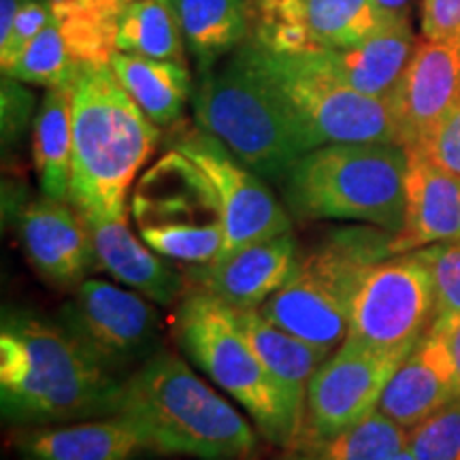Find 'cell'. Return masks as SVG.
I'll return each mask as SVG.
<instances>
[{
	"mask_svg": "<svg viewBox=\"0 0 460 460\" xmlns=\"http://www.w3.org/2000/svg\"><path fill=\"white\" fill-rule=\"evenodd\" d=\"M122 384L60 322L7 312L0 329V402L13 427L118 416Z\"/></svg>",
	"mask_w": 460,
	"mask_h": 460,
	"instance_id": "obj_1",
	"label": "cell"
},
{
	"mask_svg": "<svg viewBox=\"0 0 460 460\" xmlns=\"http://www.w3.org/2000/svg\"><path fill=\"white\" fill-rule=\"evenodd\" d=\"M71 203L82 216L126 220L132 181L156 152L158 126L109 65H79L71 84Z\"/></svg>",
	"mask_w": 460,
	"mask_h": 460,
	"instance_id": "obj_2",
	"label": "cell"
},
{
	"mask_svg": "<svg viewBox=\"0 0 460 460\" xmlns=\"http://www.w3.org/2000/svg\"><path fill=\"white\" fill-rule=\"evenodd\" d=\"M118 416L139 429L152 452L247 460L258 450L252 424L169 349L124 379Z\"/></svg>",
	"mask_w": 460,
	"mask_h": 460,
	"instance_id": "obj_3",
	"label": "cell"
},
{
	"mask_svg": "<svg viewBox=\"0 0 460 460\" xmlns=\"http://www.w3.org/2000/svg\"><path fill=\"white\" fill-rule=\"evenodd\" d=\"M407 166V149L396 143H331L303 154L279 186L296 220H354L396 234Z\"/></svg>",
	"mask_w": 460,
	"mask_h": 460,
	"instance_id": "obj_4",
	"label": "cell"
},
{
	"mask_svg": "<svg viewBox=\"0 0 460 460\" xmlns=\"http://www.w3.org/2000/svg\"><path fill=\"white\" fill-rule=\"evenodd\" d=\"M390 241L393 233L377 226L331 230L298 254L295 271L258 312L281 331L332 352L348 337L362 273L393 256Z\"/></svg>",
	"mask_w": 460,
	"mask_h": 460,
	"instance_id": "obj_5",
	"label": "cell"
},
{
	"mask_svg": "<svg viewBox=\"0 0 460 460\" xmlns=\"http://www.w3.org/2000/svg\"><path fill=\"white\" fill-rule=\"evenodd\" d=\"M175 339L207 377L250 413L269 444L292 450L301 420L258 358L230 307L199 290H188L175 315Z\"/></svg>",
	"mask_w": 460,
	"mask_h": 460,
	"instance_id": "obj_6",
	"label": "cell"
},
{
	"mask_svg": "<svg viewBox=\"0 0 460 460\" xmlns=\"http://www.w3.org/2000/svg\"><path fill=\"white\" fill-rule=\"evenodd\" d=\"M192 105L199 128L267 181L281 183L290 166L314 149L271 90L234 54L217 71L200 73Z\"/></svg>",
	"mask_w": 460,
	"mask_h": 460,
	"instance_id": "obj_7",
	"label": "cell"
},
{
	"mask_svg": "<svg viewBox=\"0 0 460 460\" xmlns=\"http://www.w3.org/2000/svg\"><path fill=\"white\" fill-rule=\"evenodd\" d=\"M271 90L314 149L331 143H396L388 101L345 88L301 58L279 54L247 39L233 51Z\"/></svg>",
	"mask_w": 460,
	"mask_h": 460,
	"instance_id": "obj_8",
	"label": "cell"
},
{
	"mask_svg": "<svg viewBox=\"0 0 460 460\" xmlns=\"http://www.w3.org/2000/svg\"><path fill=\"white\" fill-rule=\"evenodd\" d=\"M130 214L143 243L166 261L200 267L222 254L220 197L205 171L177 147L137 181Z\"/></svg>",
	"mask_w": 460,
	"mask_h": 460,
	"instance_id": "obj_9",
	"label": "cell"
},
{
	"mask_svg": "<svg viewBox=\"0 0 460 460\" xmlns=\"http://www.w3.org/2000/svg\"><path fill=\"white\" fill-rule=\"evenodd\" d=\"M435 320L433 275L422 252L390 256L362 273L348 337L377 352L410 354Z\"/></svg>",
	"mask_w": 460,
	"mask_h": 460,
	"instance_id": "obj_10",
	"label": "cell"
},
{
	"mask_svg": "<svg viewBox=\"0 0 460 460\" xmlns=\"http://www.w3.org/2000/svg\"><path fill=\"white\" fill-rule=\"evenodd\" d=\"M58 322L115 376L158 352L156 307L139 292L109 281H82Z\"/></svg>",
	"mask_w": 460,
	"mask_h": 460,
	"instance_id": "obj_11",
	"label": "cell"
},
{
	"mask_svg": "<svg viewBox=\"0 0 460 460\" xmlns=\"http://www.w3.org/2000/svg\"><path fill=\"white\" fill-rule=\"evenodd\" d=\"M407 356L377 352L345 339L309 382L301 433L295 447L326 439L371 416L379 407L390 377Z\"/></svg>",
	"mask_w": 460,
	"mask_h": 460,
	"instance_id": "obj_12",
	"label": "cell"
},
{
	"mask_svg": "<svg viewBox=\"0 0 460 460\" xmlns=\"http://www.w3.org/2000/svg\"><path fill=\"white\" fill-rule=\"evenodd\" d=\"M172 147L205 171L220 197L224 247L217 258L258 241L292 233V216L286 205H281L262 177L239 163L222 141L197 128L177 137Z\"/></svg>",
	"mask_w": 460,
	"mask_h": 460,
	"instance_id": "obj_13",
	"label": "cell"
},
{
	"mask_svg": "<svg viewBox=\"0 0 460 460\" xmlns=\"http://www.w3.org/2000/svg\"><path fill=\"white\" fill-rule=\"evenodd\" d=\"M384 24L371 0H252L250 39L307 56L365 41Z\"/></svg>",
	"mask_w": 460,
	"mask_h": 460,
	"instance_id": "obj_14",
	"label": "cell"
},
{
	"mask_svg": "<svg viewBox=\"0 0 460 460\" xmlns=\"http://www.w3.org/2000/svg\"><path fill=\"white\" fill-rule=\"evenodd\" d=\"M399 146L411 149L460 107V39H420L388 99Z\"/></svg>",
	"mask_w": 460,
	"mask_h": 460,
	"instance_id": "obj_15",
	"label": "cell"
},
{
	"mask_svg": "<svg viewBox=\"0 0 460 460\" xmlns=\"http://www.w3.org/2000/svg\"><path fill=\"white\" fill-rule=\"evenodd\" d=\"M15 228L28 264L58 290H75L96 264L90 230L71 203L32 200L17 211Z\"/></svg>",
	"mask_w": 460,
	"mask_h": 460,
	"instance_id": "obj_16",
	"label": "cell"
},
{
	"mask_svg": "<svg viewBox=\"0 0 460 460\" xmlns=\"http://www.w3.org/2000/svg\"><path fill=\"white\" fill-rule=\"evenodd\" d=\"M298 261L292 233L258 241L216 258L214 262L188 267L190 290L205 292L230 309H261L286 284Z\"/></svg>",
	"mask_w": 460,
	"mask_h": 460,
	"instance_id": "obj_17",
	"label": "cell"
},
{
	"mask_svg": "<svg viewBox=\"0 0 460 460\" xmlns=\"http://www.w3.org/2000/svg\"><path fill=\"white\" fill-rule=\"evenodd\" d=\"M416 45L418 39L411 22L394 20L356 45L296 58L345 88L388 101L405 66L410 65Z\"/></svg>",
	"mask_w": 460,
	"mask_h": 460,
	"instance_id": "obj_18",
	"label": "cell"
},
{
	"mask_svg": "<svg viewBox=\"0 0 460 460\" xmlns=\"http://www.w3.org/2000/svg\"><path fill=\"white\" fill-rule=\"evenodd\" d=\"M454 399H460V388L452 354L444 331L430 326L390 377L379 410L411 430Z\"/></svg>",
	"mask_w": 460,
	"mask_h": 460,
	"instance_id": "obj_19",
	"label": "cell"
},
{
	"mask_svg": "<svg viewBox=\"0 0 460 460\" xmlns=\"http://www.w3.org/2000/svg\"><path fill=\"white\" fill-rule=\"evenodd\" d=\"M405 222L393 234V256L435 243L460 241V177L441 171L420 154L407 152Z\"/></svg>",
	"mask_w": 460,
	"mask_h": 460,
	"instance_id": "obj_20",
	"label": "cell"
},
{
	"mask_svg": "<svg viewBox=\"0 0 460 460\" xmlns=\"http://www.w3.org/2000/svg\"><path fill=\"white\" fill-rule=\"evenodd\" d=\"M84 220L94 245L96 267L115 281L163 307H171L186 296L183 292L190 288L183 273L137 239L126 226V220H101L90 216H84Z\"/></svg>",
	"mask_w": 460,
	"mask_h": 460,
	"instance_id": "obj_21",
	"label": "cell"
},
{
	"mask_svg": "<svg viewBox=\"0 0 460 460\" xmlns=\"http://www.w3.org/2000/svg\"><path fill=\"white\" fill-rule=\"evenodd\" d=\"M11 446L24 460H132L147 450L139 429L124 416L22 427L11 437Z\"/></svg>",
	"mask_w": 460,
	"mask_h": 460,
	"instance_id": "obj_22",
	"label": "cell"
},
{
	"mask_svg": "<svg viewBox=\"0 0 460 460\" xmlns=\"http://www.w3.org/2000/svg\"><path fill=\"white\" fill-rule=\"evenodd\" d=\"M243 331L258 358L271 373L278 386L284 393L288 405L295 416L301 420L307 401V388L314 373L332 354L331 349L318 348L290 332L281 331L269 322L258 309H230Z\"/></svg>",
	"mask_w": 460,
	"mask_h": 460,
	"instance_id": "obj_23",
	"label": "cell"
},
{
	"mask_svg": "<svg viewBox=\"0 0 460 460\" xmlns=\"http://www.w3.org/2000/svg\"><path fill=\"white\" fill-rule=\"evenodd\" d=\"M200 73L216 68L252 34V0H171Z\"/></svg>",
	"mask_w": 460,
	"mask_h": 460,
	"instance_id": "obj_24",
	"label": "cell"
},
{
	"mask_svg": "<svg viewBox=\"0 0 460 460\" xmlns=\"http://www.w3.org/2000/svg\"><path fill=\"white\" fill-rule=\"evenodd\" d=\"M115 77L154 124L172 126L192 94L188 65L115 51L109 62Z\"/></svg>",
	"mask_w": 460,
	"mask_h": 460,
	"instance_id": "obj_25",
	"label": "cell"
},
{
	"mask_svg": "<svg viewBox=\"0 0 460 460\" xmlns=\"http://www.w3.org/2000/svg\"><path fill=\"white\" fill-rule=\"evenodd\" d=\"M32 160L43 197L68 203L73 172L71 85L45 92L34 118Z\"/></svg>",
	"mask_w": 460,
	"mask_h": 460,
	"instance_id": "obj_26",
	"label": "cell"
},
{
	"mask_svg": "<svg viewBox=\"0 0 460 460\" xmlns=\"http://www.w3.org/2000/svg\"><path fill=\"white\" fill-rule=\"evenodd\" d=\"M68 54L77 65H109L118 51L126 0H51Z\"/></svg>",
	"mask_w": 460,
	"mask_h": 460,
	"instance_id": "obj_27",
	"label": "cell"
},
{
	"mask_svg": "<svg viewBox=\"0 0 460 460\" xmlns=\"http://www.w3.org/2000/svg\"><path fill=\"white\" fill-rule=\"evenodd\" d=\"M118 51L186 65V43L171 0H132L119 17Z\"/></svg>",
	"mask_w": 460,
	"mask_h": 460,
	"instance_id": "obj_28",
	"label": "cell"
},
{
	"mask_svg": "<svg viewBox=\"0 0 460 460\" xmlns=\"http://www.w3.org/2000/svg\"><path fill=\"white\" fill-rule=\"evenodd\" d=\"M410 444V430L396 424L382 410L362 422L326 439L295 447L318 460H394Z\"/></svg>",
	"mask_w": 460,
	"mask_h": 460,
	"instance_id": "obj_29",
	"label": "cell"
},
{
	"mask_svg": "<svg viewBox=\"0 0 460 460\" xmlns=\"http://www.w3.org/2000/svg\"><path fill=\"white\" fill-rule=\"evenodd\" d=\"M77 68L79 65L66 49L60 22L56 15H51L43 31L32 39L31 45L17 56V60L3 75L22 84L60 88V85L73 84Z\"/></svg>",
	"mask_w": 460,
	"mask_h": 460,
	"instance_id": "obj_30",
	"label": "cell"
},
{
	"mask_svg": "<svg viewBox=\"0 0 460 460\" xmlns=\"http://www.w3.org/2000/svg\"><path fill=\"white\" fill-rule=\"evenodd\" d=\"M435 290V329H446L460 320V241L422 247Z\"/></svg>",
	"mask_w": 460,
	"mask_h": 460,
	"instance_id": "obj_31",
	"label": "cell"
},
{
	"mask_svg": "<svg viewBox=\"0 0 460 460\" xmlns=\"http://www.w3.org/2000/svg\"><path fill=\"white\" fill-rule=\"evenodd\" d=\"M407 446L418 460H460V399L413 427Z\"/></svg>",
	"mask_w": 460,
	"mask_h": 460,
	"instance_id": "obj_32",
	"label": "cell"
},
{
	"mask_svg": "<svg viewBox=\"0 0 460 460\" xmlns=\"http://www.w3.org/2000/svg\"><path fill=\"white\" fill-rule=\"evenodd\" d=\"M51 15H54L51 0H26L22 4L20 13L15 17V24L11 28V34L0 43V68H3V73L13 65L17 56L31 45L32 39L43 31Z\"/></svg>",
	"mask_w": 460,
	"mask_h": 460,
	"instance_id": "obj_33",
	"label": "cell"
},
{
	"mask_svg": "<svg viewBox=\"0 0 460 460\" xmlns=\"http://www.w3.org/2000/svg\"><path fill=\"white\" fill-rule=\"evenodd\" d=\"M407 152L420 154L441 171L460 177V107L447 113L420 146Z\"/></svg>",
	"mask_w": 460,
	"mask_h": 460,
	"instance_id": "obj_34",
	"label": "cell"
},
{
	"mask_svg": "<svg viewBox=\"0 0 460 460\" xmlns=\"http://www.w3.org/2000/svg\"><path fill=\"white\" fill-rule=\"evenodd\" d=\"M0 101H3V146L4 149L13 147L22 139L28 124H31L32 113V94L28 92L22 82L13 77H3V88H0Z\"/></svg>",
	"mask_w": 460,
	"mask_h": 460,
	"instance_id": "obj_35",
	"label": "cell"
},
{
	"mask_svg": "<svg viewBox=\"0 0 460 460\" xmlns=\"http://www.w3.org/2000/svg\"><path fill=\"white\" fill-rule=\"evenodd\" d=\"M420 32L430 41L460 39V0H422Z\"/></svg>",
	"mask_w": 460,
	"mask_h": 460,
	"instance_id": "obj_36",
	"label": "cell"
},
{
	"mask_svg": "<svg viewBox=\"0 0 460 460\" xmlns=\"http://www.w3.org/2000/svg\"><path fill=\"white\" fill-rule=\"evenodd\" d=\"M371 3L384 22H394L410 20L411 7L416 0H371Z\"/></svg>",
	"mask_w": 460,
	"mask_h": 460,
	"instance_id": "obj_37",
	"label": "cell"
},
{
	"mask_svg": "<svg viewBox=\"0 0 460 460\" xmlns=\"http://www.w3.org/2000/svg\"><path fill=\"white\" fill-rule=\"evenodd\" d=\"M24 3L26 0H0V43L11 34V28L15 24V17L20 13Z\"/></svg>",
	"mask_w": 460,
	"mask_h": 460,
	"instance_id": "obj_38",
	"label": "cell"
},
{
	"mask_svg": "<svg viewBox=\"0 0 460 460\" xmlns=\"http://www.w3.org/2000/svg\"><path fill=\"white\" fill-rule=\"evenodd\" d=\"M444 331L446 341H447V349L452 354V362H454V369H456V377H458V388H460V320L454 322V324L446 326Z\"/></svg>",
	"mask_w": 460,
	"mask_h": 460,
	"instance_id": "obj_39",
	"label": "cell"
},
{
	"mask_svg": "<svg viewBox=\"0 0 460 460\" xmlns=\"http://www.w3.org/2000/svg\"><path fill=\"white\" fill-rule=\"evenodd\" d=\"M278 460H318V458H314L312 454H305L298 450H286L284 454H281V458H278Z\"/></svg>",
	"mask_w": 460,
	"mask_h": 460,
	"instance_id": "obj_40",
	"label": "cell"
},
{
	"mask_svg": "<svg viewBox=\"0 0 460 460\" xmlns=\"http://www.w3.org/2000/svg\"><path fill=\"white\" fill-rule=\"evenodd\" d=\"M394 460H418L416 456H413V452L410 450V446H407L405 447V450H402L401 454H399V456H396Z\"/></svg>",
	"mask_w": 460,
	"mask_h": 460,
	"instance_id": "obj_41",
	"label": "cell"
},
{
	"mask_svg": "<svg viewBox=\"0 0 460 460\" xmlns=\"http://www.w3.org/2000/svg\"><path fill=\"white\" fill-rule=\"evenodd\" d=\"M126 3H132V0H126Z\"/></svg>",
	"mask_w": 460,
	"mask_h": 460,
	"instance_id": "obj_42",
	"label": "cell"
}]
</instances>
